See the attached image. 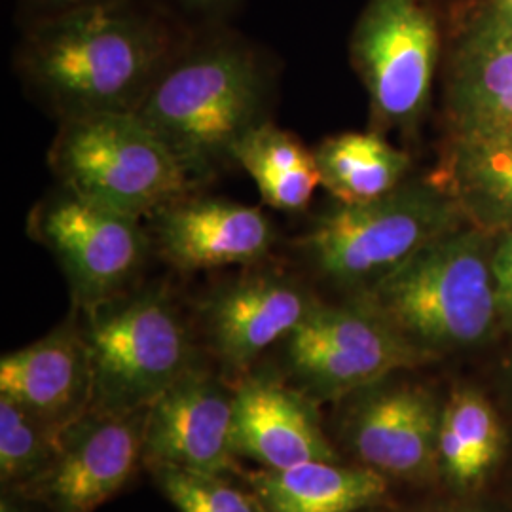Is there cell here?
<instances>
[{"mask_svg": "<svg viewBox=\"0 0 512 512\" xmlns=\"http://www.w3.org/2000/svg\"><path fill=\"white\" fill-rule=\"evenodd\" d=\"M61 431L0 395L2 488L27 494L52 469Z\"/></svg>", "mask_w": 512, "mask_h": 512, "instance_id": "cell-23", "label": "cell"}, {"mask_svg": "<svg viewBox=\"0 0 512 512\" xmlns=\"http://www.w3.org/2000/svg\"><path fill=\"white\" fill-rule=\"evenodd\" d=\"M351 59L376 118L418 124L439 59V27L423 0H368L351 37Z\"/></svg>", "mask_w": 512, "mask_h": 512, "instance_id": "cell-9", "label": "cell"}, {"mask_svg": "<svg viewBox=\"0 0 512 512\" xmlns=\"http://www.w3.org/2000/svg\"><path fill=\"white\" fill-rule=\"evenodd\" d=\"M0 395L63 431L92 410L93 374L82 325L67 321L0 361Z\"/></svg>", "mask_w": 512, "mask_h": 512, "instance_id": "cell-16", "label": "cell"}, {"mask_svg": "<svg viewBox=\"0 0 512 512\" xmlns=\"http://www.w3.org/2000/svg\"><path fill=\"white\" fill-rule=\"evenodd\" d=\"M154 243L184 272L256 264L275 245L274 224L260 209L222 198H183L154 217Z\"/></svg>", "mask_w": 512, "mask_h": 512, "instance_id": "cell-14", "label": "cell"}, {"mask_svg": "<svg viewBox=\"0 0 512 512\" xmlns=\"http://www.w3.org/2000/svg\"><path fill=\"white\" fill-rule=\"evenodd\" d=\"M179 2L186 10L192 12H202V14H213V12H222L226 8H232L238 0H175Z\"/></svg>", "mask_w": 512, "mask_h": 512, "instance_id": "cell-28", "label": "cell"}, {"mask_svg": "<svg viewBox=\"0 0 512 512\" xmlns=\"http://www.w3.org/2000/svg\"><path fill=\"white\" fill-rule=\"evenodd\" d=\"M234 391L192 366L148 406L143 463L224 475L234 467Z\"/></svg>", "mask_w": 512, "mask_h": 512, "instance_id": "cell-11", "label": "cell"}, {"mask_svg": "<svg viewBox=\"0 0 512 512\" xmlns=\"http://www.w3.org/2000/svg\"><path fill=\"white\" fill-rule=\"evenodd\" d=\"M270 92V73L255 48L236 35H217L175 55L137 114L196 181L232 164L239 141L268 120Z\"/></svg>", "mask_w": 512, "mask_h": 512, "instance_id": "cell-2", "label": "cell"}, {"mask_svg": "<svg viewBox=\"0 0 512 512\" xmlns=\"http://www.w3.org/2000/svg\"><path fill=\"white\" fill-rule=\"evenodd\" d=\"M264 512H359L378 505L387 478L368 467L310 461L245 475Z\"/></svg>", "mask_w": 512, "mask_h": 512, "instance_id": "cell-18", "label": "cell"}, {"mask_svg": "<svg viewBox=\"0 0 512 512\" xmlns=\"http://www.w3.org/2000/svg\"><path fill=\"white\" fill-rule=\"evenodd\" d=\"M495 281L512 277V232L503 234L494 247L492 256Z\"/></svg>", "mask_w": 512, "mask_h": 512, "instance_id": "cell-26", "label": "cell"}, {"mask_svg": "<svg viewBox=\"0 0 512 512\" xmlns=\"http://www.w3.org/2000/svg\"><path fill=\"white\" fill-rule=\"evenodd\" d=\"M476 27L488 31L490 35L501 38L505 42L512 44V12L505 10L501 6H495L492 10H488L480 21L476 23Z\"/></svg>", "mask_w": 512, "mask_h": 512, "instance_id": "cell-25", "label": "cell"}, {"mask_svg": "<svg viewBox=\"0 0 512 512\" xmlns=\"http://www.w3.org/2000/svg\"><path fill=\"white\" fill-rule=\"evenodd\" d=\"M84 313L82 329L92 359V410H147L194 366L188 329L162 287L120 294Z\"/></svg>", "mask_w": 512, "mask_h": 512, "instance_id": "cell-6", "label": "cell"}, {"mask_svg": "<svg viewBox=\"0 0 512 512\" xmlns=\"http://www.w3.org/2000/svg\"><path fill=\"white\" fill-rule=\"evenodd\" d=\"M48 160L59 186L135 219L183 200L194 184L137 112L63 120Z\"/></svg>", "mask_w": 512, "mask_h": 512, "instance_id": "cell-4", "label": "cell"}, {"mask_svg": "<svg viewBox=\"0 0 512 512\" xmlns=\"http://www.w3.org/2000/svg\"><path fill=\"white\" fill-rule=\"evenodd\" d=\"M177 54V38L158 16L131 0H95L38 19L18 67L63 122L137 112Z\"/></svg>", "mask_w": 512, "mask_h": 512, "instance_id": "cell-1", "label": "cell"}, {"mask_svg": "<svg viewBox=\"0 0 512 512\" xmlns=\"http://www.w3.org/2000/svg\"><path fill=\"white\" fill-rule=\"evenodd\" d=\"M158 488L179 512H264L255 494L226 482L222 475L181 469H154Z\"/></svg>", "mask_w": 512, "mask_h": 512, "instance_id": "cell-24", "label": "cell"}, {"mask_svg": "<svg viewBox=\"0 0 512 512\" xmlns=\"http://www.w3.org/2000/svg\"><path fill=\"white\" fill-rule=\"evenodd\" d=\"M461 215L452 190L437 181H404L378 200L325 211L300 249L319 274L366 291L421 247L459 228Z\"/></svg>", "mask_w": 512, "mask_h": 512, "instance_id": "cell-5", "label": "cell"}, {"mask_svg": "<svg viewBox=\"0 0 512 512\" xmlns=\"http://www.w3.org/2000/svg\"><path fill=\"white\" fill-rule=\"evenodd\" d=\"M289 372L308 397L336 399L431 359L378 311L357 300L317 306L285 340Z\"/></svg>", "mask_w": 512, "mask_h": 512, "instance_id": "cell-8", "label": "cell"}, {"mask_svg": "<svg viewBox=\"0 0 512 512\" xmlns=\"http://www.w3.org/2000/svg\"><path fill=\"white\" fill-rule=\"evenodd\" d=\"M497 285V311L499 319L512 327V277L509 279H499L495 281Z\"/></svg>", "mask_w": 512, "mask_h": 512, "instance_id": "cell-27", "label": "cell"}, {"mask_svg": "<svg viewBox=\"0 0 512 512\" xmlns=\"http://www.w3.org/2000/svg\"><path fill=\"white\" fill-rule=\"evenodd\" d=\"M313 154L321 184L344 205L382 198L404 183L410 169L408 154L374 131L334 135Z\"/></svg>", "mask_w": 512, "mask_h": 512, "instance_id": "cell-21", "label": "cell"}, {"mask_svg": "<svg viewBox=\"0 0 512 512\" xmlns=\"http://www.w3.org/2000/svg\"><path fill=\"white\" fill-rule=\"evenodd\" d=\"M86 2H95V0H38V4L46 10V14L59 12V10L78 6V4H86Z\"/></svg>", "mask_w": 512, "mask_h": 512, "instance_id": "cell-30", "label": "cell"}, {"mask_svg": "<svg viewBox=\"0 0 512 512\" xmlns=\"http://www.w3.org/2000/svg\"><path fill=\"white\" fill-rule=\"evenodd\" d=\"M234 448L264 469L338 461L311 397L268 372L249 374L234 389Z\"/></svg>", "mask_w": 512, "mask_h": 512, "instance_id": "cell-15", "label": "cell"}, {"mask_svg": "<svg viewBox=\"0 0 512 512\" xmlns=\"http://www.w3.org/2000/svg\"><path fill=\"white\" fill-rule=\"evenodd\" d=\"M433 512H482L478 509H471V507H444V509H437Z\"/></svg>", "mask_w": 512, "mask_h": 512, "instance_id": "cell-31", "label": "cell"}, {"mask_svg": "<svg viewBox=\"0 0 512 512\" xmlns=\"http://www.w3.org/2000/svg\"><path fill=\"white\" fill-rule=\"evenodd\" d=\"M442 406L420 385H370L349 412L346 437L359 461L384 475L423 480L439 471Z\"/></svg>", "mask_w": 512, "mask_h": 512, "instance_id": "cell-13", "label": "cell"}, {"mask_svg": "<svg viewBox=\"0 0 512 512\" xmlns=\"http://www.w3.org/2000/svg\"><path fill=\"white\" fill-rule=\"evenodd\" d=\"M497 6H501V8H505V10H511L512 12V0H499Z\"/></svg>", "mask_w": 512, "mask_h": 512, "instance_id": "cell-32", "label": "cell"}, {"mask_svg": "<svg viewBox=\"0 0 512 512\" xmlns=\"http://www.w3.org/2000/svg\"><path fill=\"white\" fill-rule=\"evenodd\" d=\"M232 164L249 173L264 203L285 213L304 211L321 186L315 154L296 135L270 120L239 141Z\"/></svg>", "mask_w": 512, "mask_h": 512, "instance_id": "cell-20", "label": "cell"}, {"mask_svg": "<svg viewBox=\"0 0 512 512\" xmlns=\"http://www.w3.org/2000/svg\"><path fill=\"white\" fill-rule=\"evenodd\" d=\"M317 300L294 279L255 272L220 285L203 300L209 348L232 372H245L277 342H285Z\"/></svg>", "mask_w": 512, "mask_h": 512, "instance_id": "cell-12", "label": "cell"}, {"mask_svg": "<svg viewBox=\"0 0 512 512\" xmlns=\"http://www.w3.org/2000/svg\"><path fill=\"white\" fill-rule=\"evenodd\" d=\"M505 450V429L492 403L476 389L459 387L442 406L439 473L458 490L480 488Z\"/></svg>", "mask_w": 512, "mask_h": 512, "instance_id": "cell-19", "label": "cell"}, {"mask_svg": "<svg viewBox=\"0 0 512 512\" xmlns=\"http://www.w3.org/2000/svg\"><path fill=\"white\" fill-rule=\"evenodd\" d=\"M492 256L490 232L459 226L421 247L357 300L429 355L469 348L486 340L499 319Z\"/></svg>", "mask_w": 512, "mask_h": 512, "instance_id": "cell-3", "label": "cell"}, {"mask_svg": "<svg viewBox=\"0 0 512 512\" xmlns=\"http://www.w3.org/2000/svg\"><path fill=\"white\" fill-rule=\"evenodd\" d=\"M458 141L512 145V44L473 27L450 80Z\"/></svg>", "mask_w": 512, "mask_h": 512, "instance_id": "cell-17", "label": "cell"}, {"mask_svg": "<svg viewBox=\"0 0 512 512\" xmlns=\"http://www.w3.org/2000/svg\"><path fill=\"white\" fill-rule=\"evenodd\" d=\"M29 497L21 494L18 490H2V499H0V512H31L27 507Z\"/></svg>", "mask_w": 512, "mask_h": 512, "instance_id": "cell-29", "label": "cell"}, {"mask_svg": "<svg viewBox=\"0 0 512 512\" xmlns=\"http://www.w3.org/2000/svg\"><path fill=\"white\" fill-rule=\"evenodd\" d=\"M147 410H90L65 427L52 469L25 495L52 512H93L107 503L143 463Z\"/></svg>", "mask_w": 512, "mask_h": 512, "instance_id": "cell-10", "label": "cell"}, {"mask_svg": "<svg viewBox=\"0 0 512 512\" xmlns=\"http://www.w3.org/2000/svg\"><path fill=\"white\" fill-rule=\"evenodd\" d=\"M448 179L461 211L478 228L512 232V145L458 141Z\"/></svg>", "mask_w": 512, "mask_h": 512, "instance_id": "cell-22", "label": "cell"}, {"mask_svg": "<svg viewBox=\"0 0 512 512\" xmlns=\"http://www.w3.org/2000/svg\"><path fill=\"white\" fill-rule=\"evenodd\" d=\"M27 230L57 260L82 311L128 293L152 247L141 219L63 186L33 207Z\"/></svg>", "mask_w": 512, "mask_h": 512, "instance_id": "cell-7", "label": "cell"}]
</instances>
